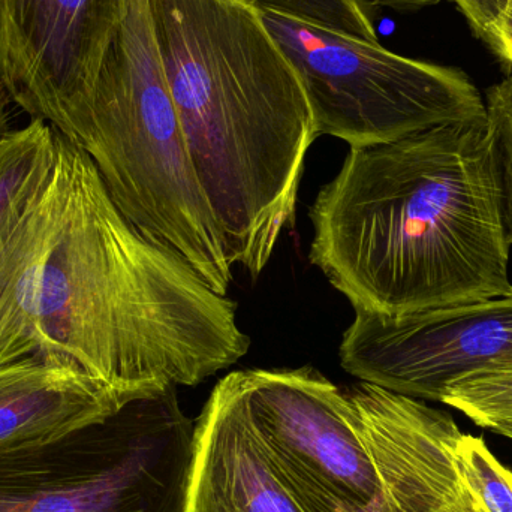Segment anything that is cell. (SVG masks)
<instances>
[{
    "label": "cell",
    "instance_id": "cell-1",
    "mask_svg": "<svg viewBox=\"0 0 512 512\" xmlns=\"http://www.w3.org/2000/svg\"><path fill=\"white\" fill-rule=\"evenodd\" d=\"M56 137L50 182L0 245V363L60 358L141 397L242 360L233 301L144 237L89 156Z\"/></svg>",
    "mask_w": 512,
    "mask_h": 512
},
{
    "label": "cell",
    "instance_id": "cell-2",
    "mask_svg": "<svg viewBox=\"0 0 512 512\" xmlns=\"http://www.w3.org/2000/svg\"><path fill=\"white\" fill-rule=\"evenodd\" d=\"M310 221V262L354 310L399 318L512 292L486 119L349 150Z\"/></svg>",
    "mask_w": 512,
    "mask_h": 512
},
{
    "label": "cell",
    "instance_id": "cell-3",
    "mask_svg": "<svg viewBox=\"0 0 512 512\" xmlns=\"http://www.w3.org/2000/svg\"><path fill=\"white\" fill-rule=\"evenodd\" d=\"M189 158L231 264L252 277L294 222L318 138L300 77L254 0H147Z\"/></svg>",
    "mask_w": 512,
    "mask_h": 512
},
{
    "label": "cell",
    "instance_id": "cell-4",
    "mask_svg": "<svg viewBox=\"0 0 512 512\" xmlns=\"http://www.w3.org/2000/svg\"><path fill=\"white\" fill-rule=\"evenodd\" d=\"M65 138L89 156L117 209L144 237L227 295L234 265L189 158L147 0H131Z\"/></svg>",
    "mask_w": 512,
    "mask_h": 512
},
{
    "label": "cell",
    "instance_id": "cell-5",
    "mask_svg": "<svg viewBox=\"0 0 512 512\" xmlns=\"http://www.w3.org/2000/svg\"><path fill=\"white\" fill-rule=\"evenodd\" d=\"M195 424L174 385L41 447L0 454V512H186Z\"/></svg>",
    "mask_w": 512,
    "mask_h": 512
},
{
    "label": "cell",
    "instance_id": "cell-6",
    "mask_svg": "<svg viewBox=\"0 0 512 512\" xmlns=\"http://www.w3.org/2000/svg\"><path fill=\"white\" fill-rule=\"evenodd\" d=\"M262 20L300 77L318 137L358 149L486 119L484 98L462 69L409 59L283 12L262 9Z\"/></svg>",
    "mask_w": 512,
    "mask_h": 512
},
{
    "label": "cell",
    "instance_id": "cell-7",
    "mask_svg": "<svg viewBox=\"0 0 512 512\" xmlns=\"http://www.w3.org/2000/svg\"><path fill=\"white\" fill-rule=\"evenodd\" d=\"M243 411L303 512H381V486L345 390L312 367L230 373Z\"/></svg>",
    "mask_w": 512,
    "mask_h": 512
},
{
    "label": "cell",
    "instance_id": "cell-8",
    "mask_svg": "<svg viewBox=\"0 0 512 512\" xmlns=\"http://www.w3.org/2000/svg\"><path fill=\"white\" fill-rule=\"evenodd\" d=\"M339 357L358 381L441 402L454 382L512 369V292L399 318L355 310Z\"/></svg>",
    "mask_w": 512,
    "mask_h": 512
},
{
    "label": "cell",
    "instance_id": "cell-9",
    "mask_svg": "<svg viewBox=\"0 0 512 512\" xmlns=\"http://www.w3.org/2000/svg\"><path fill=\"white\" fill-rule=\"evenodd\" d=\"M131 0H0V81L66 137Z\"/></svg>",
    "mask_w": 512,
    "mask_h": 512
},
{
    "label": "cell",
    "instance_id": "cell-10",
    "mask_svg": "<svg viewBox=\"0 0 512 512\" xmlns=\"http://www.w3.org/2000/svg\"><path fill=\"white\" fill-rule=\"evenodd\" d=\"M186 512H303L256 441L228 375L195 424Z\"/></svg>",
    "mask_w": 512,
    "mask_h": 512
},
{
    "label": "cell",
    "instance_id": "cell-11",
    "mask_svg": "<svg viewBox=\"0 0 512 512\" xmlns=\"http://www.w3.org/2000/svg\"><path fill=\"white\" fill-rule=\"evenodd\" d=\"M134 399L68 360L27 355L0 363V454L59 441Z\"/></svg>",
    "mask_w": 512,
    "mask_h": 512
},
{
    "label": "cell",
    "instance_id": "cell-12",
    "mask_svg": "<svg viewBox=\"0 0 512 512\" xmlns=\"http://www.w3.org/2000/svg\"><path fill=\"white\" fill-rule=\"evenodd\" d=\"M57 161L56 129L44 120L0 140V245L50 182Z\"/></svg>",
    "mask_w": 512,
    "mask_h": 512
},
{
    "label": "cell",
    "instance_id": "cell-13",
    "mask_svg": "<svg viewBox=\"0 0 512 512\" xmlns=\"http://www.w3.org/2000/svg\"><path fill=\"white\" fill-rule=\"evenodd\" d=\"M454 465L465 486L489 512H512V471L502 465L483 438L463 433Z\"/></svg>",
    "mask_w": 512,
    "mask_h": 512
},
{
    "label": "cell",
    "instance_id": "cell-14",
    "mask_svg": "<svg viewBox=\"0 0 512 512\" xmlns=\"http://www.w3.org/2000/svg\"><path fill=\"white\" fill-rule=\"evenodd\" d=\"M441 403L492 430L512 423V369L478 373L447 388Z\"/></svg>",
    "mask_w": 512,
    "mask_h": 512
},
{
    "label": "cell",
    "instance_id": "cell-15",
    "mask_svg": "<svg viewBox=\"0 0 512 512\" xmlns=\"http://www.w3.org/2000/svg\"><path fill=\"white\" fill-rule=\"evenodd\" d=\"M486 123L490 137L502 225L512 246V74L486 90Z\"/></svg>",
    "mask_w": 512,
    "mask_h": 512
},
{
    "label": "cell",
    "instance_id": "cell-16",
    "mask_svg": "<svg viewBox=\"0 0 512 512\" xmlns=\"http://www.w3.org/2000/svg\"><path fill=\"white\" fill-rule=\"evenodd\" d=\"M261 9L294 15L301 20L379 42L375 8L367 0H254Z\"/></svg>",
    "mask_w": 512,
    "mask_h": 512
},
{
    "label": "cell",
    "instance_id": "cell-17",
    "mask_svg": "<svg viewBox=\"0 0 512 512\" xmlns=\"http://www.w3.org/2000/svg\"><path fill=\"white\" fill-rule=\"evenodd\" d=\"M468 21L474 35L512 74V0H448Z\"/></svg>",
    "mask_w": 512,
    "mask_h": 512
},
{
    "label": "cell",
    "instance_id": "cell-18",
    "mask_svg": "<svg viewBox=\"0 0 512 512\" xmlns=\"http://www.w3.org/2000/svg\"><path fill=\"white\" fill-rule=\"evenodd\" d=\"M12 104H14V102H12L8 90L5 89L2 81H0V140L14 131V128H12Z\"/></svg>",
    "mask_w": 512,
    "mask_h": 512
},
{
    "label": "cell",
    "instance_id": "cell-19",
    "mask_svg": "<svg viewBox=\"0 0 512 512\" xmlns=\"http://www.w3.org/2000/svg\"><path fill=\"white\" fill-rule=\"evenodd\" d=\"M465 484V483H463ZM442 512H489L483 504L472 495L471 490L466 487L465 492L454 499L447 508Z\"/></svg>",
    "mask_w": 512,
    "mask_h": 512
},
{
    "label": "cell",
    "instance_id": "cell-20",
    "mask_svg": "<svg viewBox=\"0 0 512 512\" xmlns=\"http://www.w3.org/2000/svg\"><path fill=\"white\" fill-rule=\"evenodd\" d=\"M492 432L505 436V438L511 439L512 441V423L499 424V426L493 427Z\"/></svg>",
    "mask_w": 512,
    "mask_h": 512
}]
</instances>
